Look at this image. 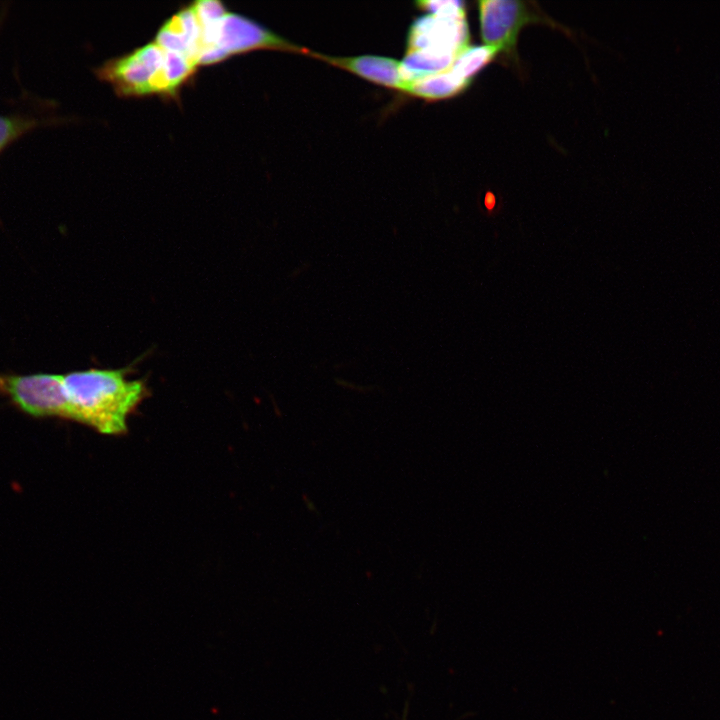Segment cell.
<instances>
[{
    "mask_svg": "<svg viewBox=\"0 0 720 720\" xmlns=\"http://www.w3.org/2000/svg\"><path fill=\"white\" fill-rule=\"evenodd\" d=\"M470 83L471 80L465 79L449 69L406 84L402 91L427 100H438L463 92Z\"/></svg>",
    "mask_w": 720,
    "mask_h": 720,
    "instance_id": "obj_9",
    "label": "cell"
},
{
    "mask_svg": "<svg viewBox=\"0 0 720 720\" xmlns=\"http://www.w3.org/2000/svg\"><path fill=\"white\" fill-rule=\"evenodd\" d=\"M95 74L110 83L119 97L180 99L171 82L166 52L154 40L106 60Z\"/></svg>",
    "mask_w": 720,
    "mask_h": 720,
    "instance_id": "obj_3",
    "label": "cell"
},
{
    "mask_svg": "<svg viewBox=\"0 0 720 720\" xmlns=\"http://www.w3.org/2000/svg\"><path fill=\"white\" fill-rule=\"evenodd\" d=\"M0 392L29 415L71 419L60 374L0 375Z\"/></svg>",
    "mask_w": 720,
    "mask_h": 720,
    "instance_id": "obj_4",
    "label": "cell"
},
{
    "mask_svg": "<svg viewBox=\"0 0 720 720\" xmlns=\"http://www.w3.org/2000/svg\"><path fill=\"white\" fill-rule=\"evenodd\" d=\"M35 125L32 119L0 115V152Z\"/></svg>",
    "mask_w": 720,
    "mask_h": 720,
    "instance_id": "obj_11",
    "label": "cell"
},
{
    "mask_svg": "<svg viewBox=\"0 0 720 720\" xmlns=\"http://www.w3.org/2000/svg\"><path fill=\"white\" fill-rule=\"evenodd\" d=\"M469 29L465 17H443L428 14L417 18L407 35L406 51L429 49L458 55L469 46Z\"/></svg>",
    "mask_w": 720,
    "mask_h": 720,
    "instance_id": "obj_6",
    "label": "cell"
},
{
    "mask_svg": "<svg viewBox=\"0 0 720 720\" xmlns=\"http://www.w3.org/2000/svg\"><path fill=\"white\" fill-rule=\"evenodd\" d=\"M491 46H468L454 59L450 68L457 75L472 80V77L487 65L497 54Z\"/></svg>",
    "mask_w": 720,
    "mask_h": 720,
    "instance_id": "obj_10",
    "label": "cell"
},
{
    "mask_svg": "<svg viewBox=\"0 0 720 720\" xmlns=\"http://www.w3.org/2000/svg\"><path fill=\"white\" fill-rule=\"evenodd\" d=\"M494 198L491 195H487L485 204L488 208H492L494 206Z\"/></svg>",
    "mask_w": 720,
    "mask_h": 720,
    "instance_id": "obj_13",
    "label": "cell"
},
{
    "mask_svg": "<svg viewBox=\"0 0 720 720\" xmlns=\"http://www.w3.org/2000/svg\"><path fill=\"white\" fill-rule=\"evenodd\" d=\"M71 420L104 435L127 431L128 416L146 394L141 380H131L123 369H88L62 375Z\"/></svg>",
    "mask_w": 720,
    "mask_h": 720,
    "instance_id": "obj_1",
    "label": "cell"
},
{
    "mask_svg": "<svg viewBox=\"0 0 720 720\" xmlns=\"http://www.w3.org/2000/svg\"><path fill=\"white\" fill-rule=\"evenodd\" d=\"M309 54L371 82L390 88L404 89L405 84L400 76V62L395 59L373 55L332 57L312 52Z\"/></svg>",
    "mask_w": 720,
    "mask_h": 720,
    "instance_id": "obj_7",
    "label": "cell"
},
{
    "mask_svg": "<svg viewBox=\"0 0 720 720\" xmlns=\"http://www.w3.org/2000/svg\"><path fill=\"white\" fill-rule=\"evenodd\" d=\"M456 56L452 52L429 49L406 51L400 62L401 79L406 85L449 70Z\"/></svg>",
    "mask_w": 720,
    "mask_h": 720,
    "instance_id": "obj_8",
    "label": "cell"
},
{
    "mask_svg": "<svg viewBox=\"0 0 720 720\" xmlns=\"http://www.w3.org/2000/svg\"><path fill=\"white\" fill-rule=\"evenodd\" d=\"M418 8L443 17H465V4L459 0L418 1Z\"/></svg>",
    "mask_w": 720,
    "mask_h": 720,
    "instance_id": "obj_12",
    "label": "cell"
},
{
    "mask_svg": "<svg viewBox=\"0 0 720 720\" xmlns=\"http://www.w3.org/2000/svg\"><path fill=\"white\" fill-rule=\"evenodd\" d=\"M191 5L200 28L193 54L198 68L259 49L309 53L251 18L230 11L219 0H198Z\"/></svg>",
    "mask_w": 720,
    "mask_h": 720,
    "instance_id": "obj_2",
    "label": "cell"
},
{
    "mask_svg": "<svg viewBox=\"0 0 720 720\" xmlns=\"http://www.w3.org/2000/svg\"><path fill=\"white\" fill-rule=\"evenodd\" d=\"M482 39L487 46L509 57H516V43L521 28L531 22H543L535 8L515 0H482L478 2Z\"/></svg>",
    "mask_w": 720,
    "mask_h": 720,
    "instance_id": "obj_5",
    "label": "cell"
}]
</instances>
